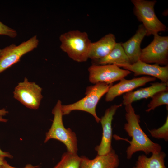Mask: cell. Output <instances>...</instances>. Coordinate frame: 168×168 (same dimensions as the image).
Here are the masks:
<instances>
[{
  "mask_svg": "<svg viewBox=\"0 0 168 168\" xmlns=\"http://www.w3.org/2000/svg\"><path fill=\"white\" fill-rule=\"evenodd\" d=\"M125 119L127 122L124 124V129L131 140L115 136L117 139L128 142L129 146L126 150L127 158L130 159L135 152H143L146 155L150 153L157 154L161 151L162 147L159 144L153 142L148 137L141 127L140 116L135 113L132 104L125 105Z\"/></svg>",
  "mask_w": 168,
  "mask_h": 168,
  "instance_id": "6da1fadb",
  "label": "cell"
},
{
  "mask_svg": "<svg viewBox=\"0 0 168 168\" xmlns=\"http://www.w3.org/2000/svg\"><path fill=\"white\" fill-rule=\"evenodd\" d=\"M59 39L61 49L71 58L78 62L86 61L89 58L92 42L86 32L70 30L62 34Z\"/></svg>",
  "mask_w": 168,
  "mask_h": 168,
  "instance_id": "7a4b0ae2",
  "label": "cell"
},
{
  "mask_svg": "<svg viewBox=\"0 0 168 168\" xmlns=\"http://www.w3.org/2000/svg\"><path fill=\"white\" fill-rule=\"evenodd\" d=\"M62 105L61 101L58 100L52 110L53 120L50 128L46 133L44 142L46 143L50 139L58 140L65 145L68 152L77 154V136L71 129L66 128L63 125Z\"/></svg>",
  "mask_w": 168,
  "mask_h": 168,
  "instance_id": "3957f363",
  "label": "cell"
},
{
  "mask_svg": "<svg viewBox=\"0 0 168 168\" xmlns=\"http://www.w3.org/2000/svg\"><path fill=\"white\" fill-rule=\"evenodd\" d=\"M112 85L99 82L87 87L85 93L86 96L84 97L73 103L62 105L63 115H68L73 110L82 111L91 114L96 122H100V119L96 112V106L101 98L106 93Z\"/></svg>",
  "mask_w": 168,
  "mask_h": 168,
  "instance_id": "277c9868",
  "label": "cell"
},
{
  "mask_svg": "<svg viewBox=\"0 0 168 168\" xmlns=\"http://www.w3.org/2000/svg\"><path fill=\"white\" fill-rule=\"evenodd\" d=\"M133 12L139 21L141 22L146 31L147 36L158 34L166 30V27L157 18L154 6L156 0H132Z\"/></svg>",
  "mask_w": 168,
  "mask_h": 168,
  "instance_id": "5b68a950",
  "label": "cell"
},
{
  "mask_svg": "<svg viewBox=\"0 0 168 168\" xmlns=\"http://www.w3.org/2000/svg\"><path fill=\"white\" fill-rule=\"evenodd\" d=\"M39 40L35 35L18 45L12 44L0 49V73L16 63L27 53L37 47Z\"/></svg>",
  "mask_w": 168,
  "mask_h": 168,
  "instance_id": "8992f818",
  "label": "cell"
},
{
  "mask_svg": "<svg viewBox=\"0 0 168 168\" xmlns=\"http://www.w3.org/2000/svg\"><path fill=\"white\" fill-rule=\"evenodd\" d=\"M153 40L142 49L140 60L147 63L167 65L168 36L154 35Z\"/></svg>",
  "mask_w": 168,
  "mask_h": 168,
  "instance_id": "52a82bcc",
  "label": "cell"
},
{
  "mask_svg": "<svg viewBox=\"0 0 168 168\" xmlns=\"http://www.w3.org/2000/svg\"><path fill=\"white\" fill-rule=\"evenodd\" d=\"M88 71L89 81L94 84L99 82L113 84L114 82L124 78L131 73L129 71L113 64H93L89 68Z\"/></svg>",
  "mask_w": 168,
  "mask_h": 168,
  "instance_id": "ba28073f",
  "label": "cell"
},
{
  "mask_svg": "<svg viewBox=\"0 0 168 168\" xmlns=\"http://www.w3.org/2000/svg\"><path fill=\"white\" fill-rule=\"evenodd\" d=\"M42 88L35 82L28 81L25 77L15 88L13 97L26 107L37 109L43 98Z\"/></svg>",
  "mask_w": 168,
  "mask_h": 168,
  "instance_id": "9c48e42d",
  "label": "cell"
},
{
  "mask_svg": "<svg viewBox=\"0 0 168 168\" xmlns=\"http://www.w3.org/2000/svg\"><path fill=\"white\" fill-rule=\"evenodd\" d=\"M123 69L132 71L135 76L147 75L160 79L162 82H168V66H161L155 64H150L140 60L133 64L115 65Z\"/></svg>",
  "mask_w": 168,
  "mask_h": 168,
  "instance_id": "30bf717a",
  "label": "cell"
},
{
  "mask_svg": "<svg viewBox=\"0 0 168 168\" xmlns=\"http://www.w3.org/2000/svg\"><path fill=\"white\" fill-rule=\"evenodd\" d=\"M121 106L122 104L111 106L105 110L104 115L100 118V122L102 128V136L100 144L95 148L98 155L106 154L113 149L111 145L112 121L117 110Z\"/></svg>",
  "mask_w": 168,
  "mask_h": 168,
  "instance_id": "8fae6325",
  "label": "cell"
},
{
  "mask_svg": "<svg viewBox=\"0 0 168 168\" xmlns=\"http://www.w3.org/2000/svg\"><path fill=\"white\" fill-rule=\"evenodd\" d=\"M156 80V78L149 76H143L129 80L122 78L119 80V82L110 87L106 93L105 100L106 102L112 101L116 97L122 94L132 91L136 88Z\"/></svg>",
  "mask_w": 168,
  "mask_h": 168,
  "instance_id": "7c38bea8",
  "label": "cell"
},
{
  "mask_svg": "<svg viewBox=\"0 0 168 168\" xmlns=\"http://www.w3.org/2000/svg\"><path fill=\"white\" fill-rule=\"evenodd\" d=\"M81 158L80 168H117L120 163L119 156L113 149L105 154L97 155L92 159L85 156Z\"/></svg>",
  "mask_w": 168,
  "mask_h": 168,
  "instance_id": "4fadbf2b",
  "label": "cell"
},
{
  "mask_svg": "<svg viewBox=\"0 0 168 168\" xmlns=\"http://www.w3.org/2000/svg\"><path fill=\"white\" fill-rule=\"evenodd\" d=\"M146 35V31L142 24L140 25L135 34L128 40L121 43L130 64L133 63L140 59L141 53V43Z\"/></svg>",
  "mask_w": 168,
  "mask_h": 168,
  "instance_id": "5bb4252c",
  "label": "cell"
},
{
  "mask_svg": "<svg viewBox=\"0 0 168 168\" xmlns=\"http://www.w3.org/2000/svg\"><path fill=\"white\" fill-rule=\"evenodd\" d=\"M115 37L112 33L106 34L98 41L92 42L89 58L95 63L106 56L112 50L116 43Z\"/></svg>",
  "mask_w": 168,
  "mask_h": 168,
  "instance_id": "9a60e30c",
  "label": "cell"
},
{
  "mask_svg": "<svg viewBox=\"0 0 168 168\" xmlns=\"http://www.w3.org/2000/svg\"><path fill=\"white\" fill-rule=\"evenodd\" d=\"M168 90V83L156 82L148 87L132 91L124 95L122 105H126L143 99L152 97L159 91Z\"/></svg>",
  "mask_w": 168,
  "mask_h": 168,
  "instance_id": "2e32d148",
  "label": "cell"
},
{
  "mask_svg": "<svg viewBox=\"0 0 168 168\" xmlns=\"http://www.w3.org/2000/svg\"><path fill=\"white\" fill-rule=\"evenodd\" d=\"M130 64L129 59L125 54L120 43H116L110 52L105 57L100 59L95 64Z\"/></svg>",
  "mask_w": 168,
  "mask_h": 168,
  "instance_id": "e0dca14e",
  "label": "cell"
},
{
  "mask_svg": "<svg viewBox=\"0 0 168 168\" xmlns=\"http://www.w3.org/2000/svg\"><path fill=\"white\" fill-rule=\"evenodd\" d=\"M166 155L162 151L158 153L152 154L149 157L144 154L140 155L133 168H166L165 163Z\"/></svg>",
  "mask_w": 168,
  "mask_h": 168,
  "instance_id": "ac0fdd59",
  "label": "cell"
},
{
  "mask_svg": "<svg viewBox=\"0 0 168 168\" xmlns=\"http://www.w3.org/2000/svg\"><path fill=\"white\" fill-rule=\"evenodd\" d=\"M81 157L77 154L67 152L63 154L59 161L53 168H80Z\"/></svg>",
  "mask_w": 168,
  "mask_h": 168,
  "instance_id": "d6986e66",
  "label": "cell"
},
{
  "mask_svg": "<svg viewBox=\"0 0 168 168\" xmlns=\"http://www.w3.org/2000/svg\"><path fill=\"white\" fill-rule=\"evenodd\" d=\"M152 100L147 105V112L162 105H168V90L157 92L151 97Z\"/></svg>",
  "mask_w": 168,
  "mask_h": 168,
  "instance_id": "ffe728a7",
  "label": "cell"
},
{
  "mask_svg": "<svg viewBox=\"0 0 168 168\" xmlns=\"http://www.w3.org/2000/svg\"><path fill=\"white\" fill-rule=\"evenodd\" d=\"M151 136L157 139H163L168 141V116L163 125L157 129H148Z\"/></svg>",
  "mask_w": 168,
  "mask_h": 168,
  "instance_id": "44dd1931",
  "label": "cell"
},
{
  "mask_svg": "<svg viewBox=\"0 0 168 168\" xmlns=\"http://www.w3.org/2000/svg\"><path fill=\"white\" fill-rule=\"evenodd\" d=\"M0 35H6L12 38H14L17 36V33L15 30L0 21Z\"/></svg>",
  "mask_w": 168,
  "mask_h": 168,
  "instance_id": "7402d4cb",
  "label": "cell"
},
{
  "mask_svg": "<svg viewBox=\"0 0 168 168\" xmlns=\"http://www.w3.org/2000/svg\"><path fill=\"white\" fill-rule=\"evenodd\" d=\"M39 167V166H33L30 164L26 165L25 167L22 168H17L13 167L8 164L5 160L3 164L1 166L0 168H38Z\"/></svg>",
  "mask_w": 168,
  "mask_h": 168,
  "instance_id": "603a6c76",
  "label": "cell"
},
{
  "mask_svg": "<svg viewBox=\"0 0 168 168\" xmlns=\"http://www.w3.org/2000/svg\"><path fill=\"white\" fill-rule=\"evenodd\" d=\"M0 156H3L5 157H7L10 158H12L13 157V156L11 155L9 152L3 151L0 149Z\"/></svg>",
  "mask_w": 168,
  "mask_h": 168,
  "instance_id": "cb8c5ba5",
  "label": "cell"
},
{
  "mask_svg": "<svg viewBox=\"0 0 168 168\" xmlns=\"http://www.w3.org/2000/svg\"><path fill=\"white\" fill-rule=\"evenodd\" d=\"M8 113V111H7L5 109H0V116H2L6 115Z\"/></svg>",
  "mask_w": 168,
  "mask_h": 168,
  "instance_id": "d4e9b609",
  "label": "cell"
},
{
  "mask_svg": "<svg viewBox=\"0 0 168 168\" xmlns=\"http://www.w3.org/2000/svg\"><path fill=\"white\" fill-rule=\"evenodd\" d=\"M5 157L4 156H0V167L3 164L5 161Z\"/></svg>",
  "mask_w": 168,
  "mask_h": 168,
  "instance_id": "484cf974",
  "label": "cell"
}]
</instances>
